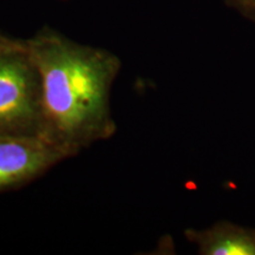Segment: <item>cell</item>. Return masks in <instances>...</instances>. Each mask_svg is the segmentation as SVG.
<instances>
[{
  "mask_svg": "<svg viewBox=\"0 0 255 255\" xmlns=\"http://www.w3.org/2000/svg\"><path fill=\"white\" fill-rule=\"evenodd\" d=\"M41 131L40 81L24 41L0 56V135L41 136Z\"/></svg>",
  "mask_w": 255,
  "mask_h": 255,
  "instance_id": "2",
  "label": "cell"
},
{
  "mask_svg": "<svg viewBox=\"0 0 255 255\" xmlns=\"http://www.w3.org/2000/svg\"><path fill=\"white\" fill-rule=\"evenodd\" d=\"M24 41L25 40L9 38L0 32V56L5 55V53H7L12 50H15V49H19V47H21L24 45Z\"/></svg>",
  "mask_w": 255,
  "mask_h": 255,
  "instance_id": "6",
  "label": "cell"
},
{
  "mask_svg": "<svg viewBox=\"0 0 255 255\" xmlns=\"http://www.w3.org/2000/svg\"><path fill=\"white\" fill-rule=\"evenodd\" d=\"M184 237L200 255H255V228L227 220L205 229L188 228Z\"/></svg>",
  "mask_w": 255,
  "mask_h": 255,
  "instance_id": "4",
  "label": "cell"
},
{
  "mask_svg": "<svg viewBox=\"0 0 255 255\" xmlns=\"http://www.w3.org/2000/svg\"><path fill=\"white\" fill-rule=\"evenodd\" d=\"M65 158L41 136L0 135V193L30 183Z\"/></svg>",
  "mask_w": 255,
  "mask_h": 255,
  "instance_id": "3",
  "label": "cell"
},
{
  "mask_svg": "<svg viewBox=\"0 0 255 255\" xmlns=\"http://www.w3.org/2000/svg\"><path fill=\"white\" fill-rule=\"evenodd\" d=\"M40 81L41 137L66 157L117 131L111 91L122 62L101 47L79 44L50 27L25 39Z\"/></svg>",
  "mask_w": 255,
  "mask_h": 255,
  "instance_id": "1",
  "label": "cell"
},
{
  "mask_svg": "<svg viewBox=\"0 0 255 255\" xmlns=\"http://www.w3.org/2000/svg\"><path fill=\"white\" fill-rule=\"evenodd\" d=\"M225 5L255 24V0H223Z\"/></svg>",
  "mask_w": 255,
  "mask_h": 255,
  "instance_id": "5",
  "label": "cell"
}]
</instances>
